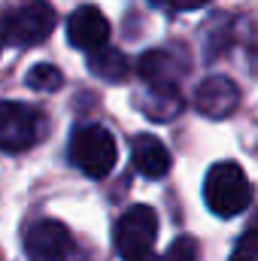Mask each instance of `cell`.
I'll return each instance as SVG.
<instances>
[{
	"instance_id": "obj_1",
	"label": "cell",
	"mask_w": 258,
	"mask_h": 261,
	"mask_svg": "<svg viewBox=\"0 0 258 261\" xmlns=\"http://www.w3.org/2000/svg\"><path fill=\"white\" fill-rule=\"evenodd\" d=\"M252 195H255V189H252L249 176L234 161L213 164L207 179H203V200L222 219H231V216L243 213L252 203Z\"/></svg>"
},
{
	"instance_id": "obj_8",
	"label": "cell",
	"mask_w": 258,
	"mask_h": 261,
	"mask_svg": "<svg viewBox=\"0 0 258 261\" xmlns=\"http://www.w3.org/2000/svg\"><path fill=\"white\" fill-rule=\"evenodd\" d=\"M237 103H240V88L228 76H207L194 91V107L207 119H225L237 110Z\"/></svg>"
},
{
	"instance_id": "obj_3",
	"label": "cell",
	"mask_w": 258,
	"mask_h": 261,
	"mask_svg": "<svg viewBox=\"0 0 258 261\" xmlns=\"http://www.w3.org/2000/svg\"><path fill=\"white\" fill-rule=\"evenodd\" d=\"M55 28V9L46 0H24L6 12L9 46H40Z\"/></svg>"
},
{
	"instance_id": "obj_4",
	"label": "cell",
	"mask_w": 258,
	"mask_h": 261,
	"mask_svg": "<svg viewBox=\"0 0 258 261\" xmlns=\"http://www.w3.org/2000/svg\"><path fill=\"white\" fill-rule=\"evenodd\" d=\"M43 134V113L31 103L6 100L0 107V146L3 152H24Z\"/></svg>"
},
{
	"instance_id": "obj_13",
	"label": "cell",
	"mask_w": 258,
	"mask_h": 261,
	"mask_svg": "<svg viewBox=\"0 0 258 261\" xmlns=\"http://www.w3.org/2000/svg\"><path fill=\"white\" fill-rule=\"evenodd\" d=\"M228 261H258V222L237 240V246H234Z\"/></svg>"
},
{
	"instance_id": "obj_10",
	"label": "cell",
	"mask_w": 258,
	"mask_h": 261,
	"mask_svg": "<svg viewBox=\"0 0 258 261\" xmlns=\"http://www.w3.org/2000/svg\"><path fill=\"white\" fill-rule=\"evenodd\" d=\"M140 76L143 82H149L152 91L161 94H176V70H173V58L167 52H146L140 58Z\"/></svg>"
},
{
	"instance_id": "obj_11",
	"label": "cell",
	"mask_w": 258,
	"mask_h": 261,
	"mask_svg": "<svg viewBox=\"0 0 258 261\" xmlns=\"http://www.w3.org/2000/svg\"><path fill=\"white\" fill-rule=\"evenodd\" d=\"M88 67H91V73H97V76L107 79V82H122V79L128 76V61H125V55L116 52V49H110V46L94 49Z\"/></svg>"
},
{
	"instance_id": "obj_15",
	"label": "cell",
	"mask_w": 258,
	"mask_h": 261,
	"mask_svg": "<svg viewBox=\"0 0 258 261\" xmlns=\"http://www.w3.org/2000/svg\"><path fill=\"white\" fill-rule=\"evenodd\" d=\"M161 3H167V6L176 9V12H186V9H197V6H203L207 0H161Z\"/></svg>"
},
{
	"instance_id": "obj_5",
	"label": "cell",
	"mask_w": 258,
	"mask_h": 261,
	"mask_svg": "<svg viewBox=\"0 0 258 261\" xmlns=\"http://www.w3.org/2000/svg\"><path fill=\"white\" fill-rule=\"evenodd\" d=\"M155 234H158V216H155V210L146 206V203H137V206H131L128 213L119 219V225H116V234H113L116 252L122 258L143 255V252L152 249Z\"/></svg>"
},
{
	"instance_id": "obj_6",
	"label": "cell",
	"mask_w": 258,
	"mask_h": 261,
	"mask_svg": "<svg viewBox=\"0 0 258 261\" xmlns=\"http://www.w3.org/2000/svg\"><path fill=\"white\" fill-rule=\"evenodd\" d=\"M70 249H73V237L55 219L34 222L24 234V252L31 261H67Z\"/></svg>"
},
{
	"instance_id": "obj_7",
	"label": "cell",
	"mask_w": 258,
	"mask_h": 261,
	"mask_svg": "<svg viewBox=\"0 0 258 261\" xmlns=\"http://www.w3.org/2000/svg\"><path fill=\"white\" fill-rule=\"evenodd\" d=\"M67 40H70V46L85 49V52H94V49L107 46V40H110V21H107V15L94 3H82L67 18Z\"/></svg>"
},
{
	"instance_id": "obj_14",
	"label": "cell",
	"mask_w": 258,
	"mask_h": 261,
	"mask_svg": "<svg viewBox=\"0 0 258 261\" xmlns=\"http://www.w3.org/2000/svg\"><path fill=\"white\" fill-rule=\"evenodd\" d=\"M161 261H197V243H194L192 237H179V240L170 243L167 255Z\"/></svg>"
},
{
	"instance_id": "obj_2",
	"label": "cell",
	"mask_w": 258,
	"mask_h": 261,
	"mask_svg": "<svg viewBox=\"0 0 258 261\" xmlns=\"http://www.w3.org/2000/svg\"><path fill=\"white\" fill-rule=\"evenodd\" d=\"M119 149L113 134L104 125H82L73 130L70 140V161L91 179H104L110 176V170L116 167Z\"/></svg>"
},
{
	"instance_id": "obj_12",
	"label": "cell",
	"mask_w": 258,
	"mask_h": 261,
	"mask_svg": "<svg viewBox=\"0 0 258 261\" xmlns=\"http://www.w3.org/2000/svg\"><path fill=\"white\" fill-rule=\"evenodd\" d=\"M24 82H28L34 91H58V88L64 85V76H61V70L55 64H37V67L28 70Z\"/></svg>"
},
{
	"instance_id": "obj_9",
	"label": "cell",
	"mask_w": 258,
	"mask_h": 261,
	"mask_svg": "<svg viewBox=\"0 0 258 261\" xmlns=\"http://www.w3.org/2000/svg\"><path fill=\"white\" fill-rule=\"evenodd\" d=\"M131 158H134V167H137L146 179H161V176L170 170V152H167V146H164L155 134H140V137H134Z\"/></svg>"
},
{
	"instance_id": "obj_16",
	"label": "cell",
	"mask_w": 258,
	"mask_h": 261,
	"mask_svg": "<svg viewBox=\"0 0 258 261\" xmlns=\"http://www.w3.org/2000/svg\"><path fill=\"white\" fill-rule=\"evenodd\" d=\"M125 261H158L152 252H143V255H134V258H125Z\"/></svg>"
}]
</instances>
